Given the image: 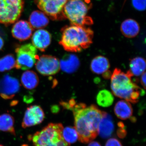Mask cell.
Wrapping results in <instances>:
<instances>
[{"mask_svg":"<svg viewBox=\"0 0 146 146\" xmlns=\"http://www.w3.org/2000/svg\"><path fill=\"white\" fill-rule=\"evenodd\" d=\"M61 32L59 44L66 51L80 52L93 43L94 31L88 27L71 25L63 27Z\"/></svg>","mask_w":146,"mask_h":146,"instance_id":"cell-1","label":"cell"},{"mask_svg":"<svg viewBox=\"0 0 146 146\" xmlns=\"http://www.w3.org/2000/svg\"><path fill=\"white\" fill-rule=\"evenodd\" d=\"M132 77L129 71L125 73L115 68L110 78L111 89L115 96L136 104L145 91L132 81Z\"/></svg>","mask_w":146,"mask_h":146,"instance_id":"cell-2","label":"cell"},{"mask_svg":"<svg viewBox=\"0 0 146 146\" xmlns=\"http://www.w3.org/2000/svg\"><path fill=\"white\" fill-rule=\"evenodd\" d=\"M92 7L90 0H68L63 8V13L71 25L90 26L94 23L93 19L88 16Z\"/></svg>","mask_w":146,"mask_h":146,"instance_id":"cell-3","label":"cell"},{"mask_svg":"<svg viewBox=\"0 0 146 146\" xmlns=\"http://www.w3.org/2000/svg\"><path fill=\"white\" fill-rule=\"evenodd\" d=\"M63 125L60 123H50L31 136L33 146H70L62 136Z\"/></svg>","mask_w":146,"mask_h":146,"instance_id":"cell-4","label":"cell"},{"mask_svg":"<svg viewBox=\"0 0 146 146\" xmlns=\"http://www.w3.org/2000/svg\"><path fill=\"white\" fill-rule=\"evenodd\" d=\"M24 0H0V23L8 26L16 22L23 11Z\"/></svg>","mask_w":146,"mask_h":146,"instance_id":"cell-5","label":"cell"},{"mask_svg":"<svg viewBox=\"0 0 146 146\" xmlns=\"http://www.w3.org/2000/svg\"><path fill=\"white\" fill-rule=\"evenodd\" d=\"M84 104L76 103L71 108L74 117L75 128L78 134L79 141L83 143H88L94 140L97 135L94 133L85 120L81 111Z\"/></svg>","mask_w":146,"mask_h":146,"instance_id":"cell-6","label":"cell"},{"mask_svg":"<svg viewBox=\"0 0 146 146\" xmlns=\"http://www.w3.org/2000/svg\"><path fill=\"white\" fill-rule=\"evenodd\" d=\"M16 54V68L28 70L31 69L39 59L37 49L31 44L18 45L15 49Z\"/></svg>","mask_w":146,"mask_h":146,"instance_id":"cell-7","label":"cell"},{"mask_svg":"<svg viewBox=\"0 0 146 146\" xmlns=\"http://www.w3.org/2000/svg\"><path fill=\"white\" fill-rule=\"evenodd\" d=\"M68 0H35L38 8L53 21L66 19L63 8Z\"/></svg>","mask_w":146,"mask_h":146,"instance_id":"cell-8","label":"cell"},{"mask_svg":"<svg viewBox=\"0 0 146 146\" xmlns=\"http://www.w3.org/2000/svg\"><path fill=\"white\" fill-rule=\"evenodd\" d=\"M36 70L42 75L49 76L56 74L60 70L59 60L55 56L43 55L39 57L35 63Z\"/></svg>","mask_w":146,"mask_h":146,"instance_id":"cell-9","label":"cell"},{"mask_svg":"<svg viewBox=\"0 0 146 146\" xmlns=\"http://www.w3.org/2000/svg\"><path fill=\"white\" fill-rule=\"evenodd\" d=\"M20 89L21 84L16 78L6 74L0 79V96L4 99L13 98Z\"/></svg>","mask_w":146,"mask_h":146,"instance_id":"cell-10","label":"cell"},{"mask_svg":"<svg viewBox=\"0 0 146 146\" xmlns=\"http://www.w3.org/2000/svg\"><path fill=\"white\" fill-rule=\"evenodd\" d=\"M45 118V114L42 108L33 105L27 108L22 123L23 128L31 127L41 123Z\"/></svg>","mask_w":146,"mask_h":146,"instance_id":"cell-11","label":"cell"},{"mask_svg":"<svg viewBox=\"0 0 146 146\" xmlns=\"http://www.w3.org/2000/svg\"><path fill=\"white\" fill-rule=\"evenodd\" d=\"M34 31L27 21L21 20L13 25L11 29V34L15 39L19 41H24L29 39Z\"/></svg>","mask_w":146,"mask_h":146,"instance_id":"cell-12","label":"cell"},{"mask_svg":"<svg viewBox=\"0 0 146 146\" xmlns=\"http://www.w3.org/2000/svg\"><path fill=\"white\" fill-rule=\"evenodd\" d=\"M52 36L47 30L42 29L37 30L32 37V44L36 49L42 52H44L50 44Z\"/></svg>","mask_w":146,"mask_h":146,"instance_id":"cell-13","label":"cell"},{"mask_svg":"<svg viewBox=\"0 0 146 146\" xmlns=\"http://www.w3.org/2000/svg\"><path fill=\"white\" fill-rule=\"evenodd\" d=\"M114 128L115 127L112 117L108 113L103 112L98 128V134L102 138H108L112 135Z\"/></svg>","mask_w":146,"mask_h":146,"instance_id":"cell-14","label":"cell"},{"mask_svg":"<svg viewBox=\"0 0 146 146\" xmlns=\"http://www.w3.org/2000/svg\"><path fill=\"white\" fill-rule=\"evenodd\" d=\"M60 69L65 72L71 74L76 72L79 67L80 61L75 55H65L59 61Z\"/></svg>","mask_w":146,"mask_h":146,"instance_id":"cell-15","label":"cell"},{"mask_svg":"<svg viewBox=\"0 0 146 146\" xmlns=\"http://www.w3.org/2000/svg\"><path fill=\"white\" fill-rule=\"evenodd\" d=\"M133 111L130 102L125 100L118 102L114 108L115 115L121 120H126L131 117Z\"/></svg>","mask_w":146,"mask_h":146,"instance_id":"cell-16","label":"cell"},{"mask_svg":"<svg viewBox=\"0 0 146 146\" xmlns=\"http://www.w3.org/2000/svg\"><path fill=\"white\" fill-rule=\"evenodd\" d=\"M139 24L132 19H127L122 23L121 31L123 35L127 38H131L138 35L140 31Z\"/></svg>","mask_w":146,"mask_h":146,"instance_id":"cell-17","label":"cell"},{"mask_svg":"<svg viewBox=\"0 0 146 146\" xmlns=\"http://www.w3.org/2000/svg\"><path fill=\"white\" fill-rule=\"evenodd\" d=\"M110 64L108 58L103 56H96L91 61L90 68L93 73L97 74H103L108 71Z\"/></svg>","mask_w":146,"mask_h":146,"instance_id":"cell-18","label":"cell"},{"mask_svg":"<svg viewBox=\"0 0 146 146\" xmlns=\"http://www.w3.org/2000/svg\"><path fill=\"white\" fill-rule=\"evenodd\" d=\"M29 22L34 29L44 28L48 25L49 20L46 15L40 11H34L29 18Z\"/></svg>","mask_w":146,"mask_h":146,"instance_id":"cell-19","label":"cell"},{"mask_svg":"<svg viewBox=\"0 0 146 146\" xmlns=\"http://www.w3.org/2000/svg\"><path fill=\"white\" fill-rule=\"evenodd\" d=\"M21 83L24 88L29 90L36 88L39 83V78L37 74L33 71L27 70L21 76Z\"/></svg>","mask_w":146,"mask_h":146,"instance_id":"cell-20","label":"cell"},{"mask_svg":"<svg viewBox=\"0 0 146 146\" xmlns=\"http://www.w3.org/2000/svg\"><path fill=\"white\" fill-rule=\"evenodd\" d=\"M145 60L141 57H136L131 59L129 62V72L132 76H139L145 72Z\"/></svg>","mask_w":146,"mask_h":146,"instance_id":"cell-21","label":"cell"},{"mask_svg":"<svg viewBox=\"0 0 146 146\" xmlns=\"http://www.w3.org/2000/svg\"><path fill=\"white\" fill-rule=\"evenodd\" d=\"M14 119L12 115L8 113L0 115V131L9 132L16 136L14 127Z\"/></svg>","mask_w":146,"mask_h":146,"instance_id":"cell-22","label":"cell"},{"mask_svg":"<svg viewBox=\"0 0 146 146\" xmlns=\"http://www.w3.org/2000/svg\"><path fill=\"white\" fill-rule=\"evenodd\" d=\"M98 104L103 107H108L112 105L114 100L113 95L107 90L104 89L100 91L97 95Z\"/></svg>","mask_w":146,"mask_h":146,"instance_id":"cell-23","label":"cell"},{"mask_svg":"<svg viewBox=\"0 0 146 146\" xmlns=\"http://www.w3.org/2000/svg\"><path fill=\"white\" fill-rule=\"evenodd\" d=\"M16 60L13 54H9L0 58V72L10 70L16 68Z\"/></svg>","mask_w":146,"mask_h":146,"instance_id":"cell-24","label":"cell"},{"mask_svg":"<svg viewBox=\"0 0 146 146\" xmlns=\"http://www.w3.org/2000/svg\"><path fill=\"white\" fill-rule=\"evenodd\" d=\"M62 134L64 141L69 144L76 143L78 139V134L74 127H67L65 128H63Z\"/></svg>","mask_w":146,"mask_h":146,"instance_id":"cell-25","label":"cell"},{"mask_svg":"<svg viewBox=\"0 0 146 146\" xmlns=\"http://www.w3.org/2000/svg\"><path fill=\"white\" fill-rule=\"evenodd\" d=\"M132 4L136 10L140 11L145 10L146 0H132Z\"/></svg>","mask_w":146,"mask_h":146,"instance_id":"cell-26","label":"cell"},{"mask_svg":"<svg viewBox=\"0 0 146 146\" xmlns=\"http://www.w3.org/2000/svg\"><path fill=\"white\" fill-rule=\"evenodd\" d=\"M118 126L119 129L117 131V134L118 136L120 138H124L127 134V131L125 128V126L124 124L121 122L118 123Z\"/></svg>","mask_w":146,"mask_h":146,"instance_id":"cell-27","label":"cell"},{"mask_svg":"<svg viewBox=\"0 0 146 146\" xmlns=\"http://www.w3.org/2000/svg\"><path fill=\"white\" fill-rule=\"evenodd\" d=\"M105 146H123L119 140L115 138L109 139L106 142Z\"/></svg>","mask_w":146,"mask_h":146,"instance_id":"cell-28","label":"cell"},{"mask_svg":"<svg viewBox=\"0 0 146 146\" xmlns=\"http://www.w3.org/2000/svg\"><path fill=\"white\" fill-rule=\"evenodd\" d=\"M141 84L144 89L146 88V72H144L142 75L141 77Z\"/></svg>","mask_w":146,"mask_h":146,"instance_id":"cell-29","label":"cell"},{"mask_svg":"<svg viewBox=\"0 0 146 146\" xmlns=\"http://www.w3.org/2000/svg\"><path fill=\"white\" fill-rule=\"evenodd\" d=\"M88 146H102L100 144L96 141H91L90 142Z\"/></svg>","mask_w":146,"mask_h":146,"instance_id":"cell-30","label":"cell"},{"mask_svg":"<svg viewBox=\"0 0 146 146\" xmlns=\"http://www.w3.org/2000/svg\"><path fill=\"white\" fill-rule=\"evenodd\" d=\"M4 42L3 39L2 37L0 36V51L3 48L4 46Z\"/></svg>","mask_w":146,"mask_h":146,"instance_id":"cell-31","label":"cell"},{"mask_svg":"<svg viewBox=\"0 0 146 146\" xmlns=\"http://www.w3.org/2000/svg\"><path fill=\"white\" fill-rule=\"evenodd\" d=\"M0 146H3V145H1V144H0Z\"/></svg>","mask_w":146,"mask_h":146,"instance_id":"cell-32","label":"cell"}]
</instances>
